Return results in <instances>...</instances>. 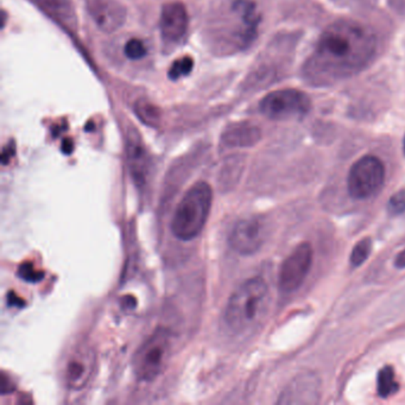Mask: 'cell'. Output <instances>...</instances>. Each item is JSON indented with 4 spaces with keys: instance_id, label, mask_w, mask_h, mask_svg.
Wrapping results in <instances>:
<instances>
[{
    "instance_id": "24",
    "label": "cell",
    "mask_w": 405,
    "mask_h": 405,
    "mask_svg": "<svg viewBox=\"0 0 405 405\" xmlns=\"http://www.w3.org/2000/svg\"><path fill=\"white\" fill-rule=\"evenodd\" d=\"M394 265L397 266L398 269H405V250L399 253V255L394 259Z\"/></svg>"
},
{
    "instance_id": "7",
    "label": "cell",
    "mask_w": 405,
    "mask_h": 405,
    "mask_svg": "<svg viewBox=\"0 0 405 405\" xmlns=\"http://www.w3.org/2000/svg\"><path fill=\"white\" fill-rule=\"evenodd\" d=\"M312 263V248L308 243L298 245L280 266L278 284L284 293H293L301 287L308 276Z\"/></svg>"
},
{
    "instance_id": "10",
    "label": "cell",
    "mask_w": 405,
    "mask_h": 405,
    "mask_svg": "<svg viewBox=\"0 0 405 405\" xmlns=\"http://www.w3.org/2000/svg\"><path fill=\"white\" fill-rule=\"evenodd\" d=\"M189 26V17L182 3L172 1L162 8L161 26L162 40L167 44L179 43L186 36Z\"/></svg>"
},
{
    "instance_id": "4",
    "label": "cell",
    "mask_w": 405,
    "mask_h": 405,
    "mask_svg": "<svg viewBox=\"0 0 405 405\" xmlns=\"http://www.w3.org/2000/svg\"><path fill=\"white\" fill-rule=\"evenodd\" d=\"M170 347L168 330H156L135 355L133 367L136 376L144 382L156 379L168 362Z\"/></svg>"
},
{
    "instance_id": "13",
    "label": "cell",
    "mask_w": 405,
    "mask_h": 405,
    "mask_svg": "<svg viewBox=\"0 0 405 405\" xmlns=\"http://www.w3.org/2000/svg\"><path fill=\"white\" fill-rule=\"evenodd\" d=\"M40 8L69 31L78 30V16L72 0H36Z\"/></svg>"
},
{
    "instance_id": "15",
    "label": "cell",
    "mask_w": 405,
    "mask_h": 405,
    "mask_svg": "<svg viewBox=\"0 0 405 405\" xmlns=\"http://www.w3.org/2000/svg\"><path fill=\"white\" fill-rule=\"evenodd\" d=\"M317 382L312 376L298 377L294 383L288 386L287 390L282 394V403H305V394L307 403H315L317 401Z\"/></svg>"
},
{
    "instance_id": "14",
    "label": "cell",
    "mask_w": 405,
    "mask_h": 405,
    "mask_svg": "<svg viewBox=\"0 0 405 405\" xmlns=\"http://www.w3.org/2000/svg\"><path fill=\"white\" fill-rule=\"evenodd\" d=\"M262 132L257 126L241 122L230 126L223 131L221 142L228 147H251L258 143Z\"/></svg>"
},
{
    "instance_id": "8",
    "label": "cell",
    "mask_w": 405,
    "mask_h": 405,
    "mask_svg": "<svg viewBox=\"0 0 405 405\" xmlns=\"http://www.w3.org/2000/svg\"><path fill=\"white\" fill-rule=\"evenodd\" d=\"M266 239V226L258 218L241 220L230 236V245L239 255L251 256L259 251Z\"/></svg>"
},
{
    "instance_id": "3",
    "label": "cell",
    "mask_w": 405,
    "mask_h": 405,
    "mask_svg": "<svg viewBox=\"0 0 405 405\" xmlns=\"http://www.w3.org/2000/svg\"><path fill=\"white\" fill-rule=\"evenodd\" d=\"M213 190L209 183L196 182L183 195L172 220V231L179 241H193L202 232L212 207Z\"/></svg>"
},
{
    "instance_id": "20",
    "label": "cell",
    "mask_w": 405,
    "mask_h": 405,
    "mask_svg": "<svg viewBox=\"0 0 405 405\" xmlns=\"http://www.w3.org/2000/svg\"><path fill=\"white\" fill-rule=\"evenodd\" d=\"M124 54L129 60L137 61V60H140L147 55V47L138 38H131L126 42L125 47H124Z\"/></svg>"
},
{
    "instance_id": "12",
    "label": "cell",
    "mask_w": 405,
    "mask_h": 405,
    "mask_svg": "<svg viewBox=\"0 0 405 405\" xmlns=\"http://www.w3.org/2000/svg\"><path fill=\"white\" fill-rule=\"evenodd\" d=\"M126 152L133 179L137 183H143L147 179L150 159L140 133L135 129H130L126 133Z\"/></svg>"
},
{
    "instance_id": "18",
    "label": "cell",
    "mask_w": 405,
    "mask_h": 405,
    "mask_svg": "<svg viewBox=\"0 0 405 405\" xmlns=\"http://www.w3.org/2000/svg\"><path fill=\"white\" fill-rule=\"evenodd\" d=\"M372 251V241L369 238H364L358 241L354 248L352 250L351 264L353 266H360L367 261Z\"/></svg>"
},
{
    "instance_id": "26",
    "label": "cell",
    "mask_w": 405,
    "mask_h": 405,
    "mask_svg": "<svg viewBox=\"0 0 405 405\" xmlns=\"http://www.w3.org/2000/svg\"><path fill=\"white\" fill-rule=\"evenodd\" d=\"M404 151H405V140H404Z\"/></svg>"
},
{
    "instance_id": "22",
    "label": "cell",
    "mask_w": 405,
    "mask_h": 405,
    "mask_svg": "<svg viewBox=\"0 0 405 405\" xmlns=\"http://www.w3.org/2000/svg\"><path fill=\"white\" fill-rule=\"evenodd\" d=\"M389 212L394 216H398L405 212V189L399 190L394 194L389 201Z\"/></svg>"
},
{
    "instance_id": "16",
    "label": "cell",
    "mask_w": 405,
    "mask_h": 405,
    "mask_svg": "<svg viewBox=\"0 0 405 405\" xmlns=\"http://www.w3.org/2000/svg\"><path fill=\"white\" fill-rule=\"evenodd\" d=\"M135 113H136L137 118L140 119L144 125L149 126V127H157L161 122V110L151 101L145 100V99L136 101Z\"/></svg>"
},
{
    "instance_id": "19",
    "label": "cell",
    "mask_w": 405,
    "mask_h": 405,
    "mask_svg": "<svg viewBox=\"0 0 405 405\" xmlns=\"http://www.w3.org/2000/svg\"><path fill=\"white\" fill-rule=\"evenodd\" d=\"M194 68V60L190 56L179 58L172 63L169 69V78L172 80H179L189 75Z\"/></svg>"
},
{
    "instance_id": "6",
    "label": "cell",
    "mask_w": 405,
    "mask_h": 405,
    "mask_svg": "<svg viewBox=\"0 0 405 405\" xmlns=\"http://www.w3.org/2000/svg\"><path fill=\"white\" fill-rule=\"evenodd\" d=\"M259 108L266 118L273 120L300 119L310 110V99L298 90H273L263 98Z\"/></svg>"
},
{
    "instance_id": "21",
    "label": "cell",
    "mask_w": 405,
    "mask_h": 405,
    "mask_svg": "<svg viewBox=\"0 0 405 405\" xmlns=\"http://www.w3.org/2000/svg\"><path fill=\"white\" fill-rule=\"evenodd\" d=\"M19 276L23 280H26L30 283H36L43 278L44 273L42 271H38L31 263H24L19 266Z\"/></svg>"
},
{
    "instance_id": "2",
    "label": "cell",
    "mask_w": 405,
    "mask_h": 405,
    "mask_svg": "<svg viewBox=\"0 0 405 405\" xmlns=\"http://www.w3.org/2000/svg\"><path fill=\"white\" fill-rule=\"evenodd\" d=\"M270 305V291L265 280L255 277L241 284L227 302L225 321L231 330L246 333L258 326Z\"/></svg>"
},
{
    "instance_id": "11",
    "label": "cell",
    "mask_w": 405,
    "mask_h": 405,
    "mask_svg": "<svg viewBox=\"0 0 405 405\" xmlns=\"http://www.w3.org/2000/svg\"><path fill=\"white\" fill-rule=\"evenodd\" d=\"M95 366L94 352L90 347H80L69 357L65 366V383L72 390H81L90 382Z\"/></svg>"
},
{
    "instance_id": "23",
    "label": "cell",
    "mask_w": 405,
    "mask_h": 405,
    "mask_svg": "<svg viewBox=\"0 0 405 405\" xmlns=\"http://www.w3.org/2000/svg\"><path fill=\"white\" fill-rule=\"evenodd\" d=\"M15 154V145L14 144H9L8 147H5L3 150V156H1V161H3V164H8V162L10 161V158Z\"/></svg>"
},
{
    "instance_id": "5",
    "label": "cell",
    "mask_w": 405,
    "mask_h": 405,
    "mask_svg": "<svg viewBox=\"0 0 405 405\" xmlns=\"http://www.w3.org/2000/svg\"><path fill=\"white\" fill-rule=\"evenodd\" d=\"M385 179L383 162L374 156H364L352 165L348 174V193L358 200H365L379 191Z\"/></svg>"
},
{
    "instance_id": "9",
    "label": "cell",
    "mask_w": 405,
    "mask_h": 405,
    "mask_svg": "<svg viewBox=\"0 0 405 405\" xmlns=\"http://www.w3.org/2000/svg\"><path fill=\"white\" fill-rule=\"evenodd\" d=\"M86 6L95 26L106 33L118 31L127 19L126 8L119 0H87Z\"/></svg>"
},
{
    "instance_id": "17",
    "label": "cell",
    "mask_w": 405,
    "mask_h": 405,
    "mask_svg": "<svg viewBox=\"0 0 405 405\" xmlns=\"http://www.w3.org/2000/svg\"><path fill=\"white\" fill-rule=\"evenodd\" d=\"M397 380L394 371L391 366H385L380 369L378 374V394L380 397L386 398L398 391Z\"/></svg>"
},
{
    "instance_id": "1",
    "label": "cell",
    "mask_w": 405,
    "mask_h": 405,
    "mask_svg": "<svg viewBox=\"0 0 405 405\" xmlns=\"http://www.w3.org/2000/svg\"><path fill=\"white\" fill-rule=\"evenodd\" d=\"M376 37L360 23L339 21L320 36L303 67V76L314 86H330L349 79L372 61Z\"/></svg>"
},
{
    "instance_id": "25",
    "label": "cell",
    "mask_w": 405,
    "mask_h": 405,
    "mask_svg": "<svg viewBox=\"0 0 405 405\" xmlns=\"http://www.w3.org/2000/svg\"><path fill=\"white\" fill-rule=\"evenodd\" d=\"M73 149H74V144H73L72 140H63V144H62V151H63L65 154H72Z\"/></svg>"
}]
</instances>
